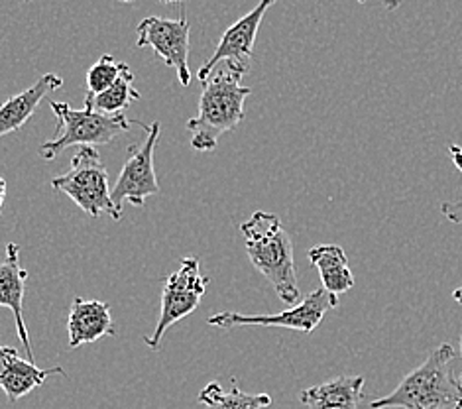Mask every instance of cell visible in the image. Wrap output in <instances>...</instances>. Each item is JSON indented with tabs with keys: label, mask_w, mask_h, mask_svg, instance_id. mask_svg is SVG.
Masks as SVG:
<instances>
[{
	"label": "cell",
	"mask_w": 462,
	"mask_h": 409,
	"mask_svg": "<svg viewBox=\"0 0 462 409\" xmlns=\"http://www.w3.org/2000/svg\"><path fill=\"white\" fill-rule=\"evenodd\" d=\"M242 77H245L242 70L230 63H221L201 81L203 91L197 116L187 120L193 150L213 152L221 136L245 120V101L252 89L242 85Z\"/></svg>",
	"instance_id": "6da1fadb"
},
{
	"label": "cell",
	"mask_w": 462,
	"mask_h": 409,
	"mask_svg": "<svg viewBox=\"0 0 462 409\" xmlns=\"http://www.w3.org/2000/svg\"><path fill=\"white\" fill-rule=\"evenodd\" d=\"M370 409H462V382L455 374V349L445 342L411 370L392 394Z\"/></svg>",
	"instance_id": "7a4b0ae2"
},
{
	"label": "cell",
	"mask_w": 462,
	"mask_h": 409,
	"mask_svg": "<svg viewBox=\"0 0 462 409\" xmlns=\"http://www.w3.org/2000/svg\"><path fill=\"white\" fill-rule=\"evenodd\" d=\"M245 237L246 254L263 278H266L278 297L288 305L300 303L293 245L278 215L256 211L246 223L240 225Z\"/></svg>",
	"instance_id": "3957f363"
},
{
	"label": "cell",
	"mask_w": 462,
	"mask_h": 409,
	"mask_svg": "<svg viewBox=\"0 0 462 409\" xmlns=\"http://www.w3.org/2000/svg\"><path fill=\"white\" fill-rule=\"evenodd\" d=\"M53 115L58 118V136L46 140L40 146V156L43 160H56L63 150L83 148V146H105L111 144L120 135L130 130L138 120H130L125 115L106 116L97 113L93 105L85 98L83 108H73L68 103L51 101Z\"/></svg>",
	"instance_id": "277c9868"
},
{
	"label": "cell",
	"mask_w": 462,
	"mask_h": 409,
	"mask_svg": "<svg viewBox=\"0 0 462 409\" xmlns=\"http://www.w3.org/2000/svg\"><path fill=\"white\" fill-rule=\"evenodd\" d=\"M51 187L68 195L81 211L93 218L101 215H108L113 220L123 218V209H118L111 197V185L101 153L91 146L77 148L71 168L68 173L53 178Z\"/></svg>",
	"instance_id": "5b68a950"
},
{
	"label": "cell",
	"mask_w": 462,
	"mask_h": 409,
	"mask_svg": "<svg viewBox=\"0 0 462 409\" xmlns=\"http://www.w3.org/2000/svg\"><path fill=\"white\" fill-rule=\"evenodd\" d=\"M208 278L201 274V264L197 258H183L180 268L175 270L163 284L162 292V307L158 325L153 329V335L146 337L144 342L158 350L163 335L168 333L171 325L191 315L207 293Z\"/></svg>",
	"instance_id": "8992f818"
},
{
	"label": "cell",
	"mask_w": 462,
	"mask_h": 409,
	"mask_svg": "<svg viewBox=\"0 0 462 409\" xmlns=\"http://www.w3.org/2000/svg\"><path fill=\"white\" fill-rule=\"evenodd\" d=\"M338 307V297L328 293L327 290H315L301 300L300 303L291 305L282 313L276 315H242V313H217L208 317L207 323L221 329H235V327H283L291 330H300V333L310 335L321 323L325 315L331 309Z\"/></svg>",
	"instance_id": "52a82bcc"
},
{
	"label": "cell",
	"mask_w": 462,
	"mask_h": 409,
	"mask_svg": "<svg viewBox=\"0 0 462 409\" xmlns=\"http://www.w3.org/2000/svg\"><path fill=\"white\" fill-rule=\"evenodd\" d=\"M162 123H153L146 128V142L142 146L130 148V158L120 170L118 180L111 190V197L118 209L128 201L134 207H144L146 199L160 193V181L153 168V156L160 140Z\"/></svg>",
	"instance_id": "ba28073f"
},
{
	"label": "cell",
	"mask_w": 462,
	"mask_h": 409,
	"mask_svg": "<svg viewBox=\"0 0 462 409\" xmlns=\"http://www.w3.org/2000/svg\"><path fill=\"white\" fill-rule=\"evenodd\" d=\"M136 48H152L168 68L178 73L180 83L189 87V22L185 14L178 20L160 16L142 20L138 24Z\"/></svg>",
	"instance_id": "9c48e42d"
},
{
	"label": "cell",
	"mask_w": 462,
	"mask_h": 409,
	"mask_svg": "<svg viewBox=\"0 0 462 409\" xmlns=\"http://www.w3.org/2000/svg\"><path fill=\"white\" fill-rule=\"evenodd\" d=\"M273 5H276V0H260L246 16L236 20L223 34L215 53L211 55V60L197 71V79L205 81L221 63H230L246 73L250 68L252 55H254V42L258 36L262 18L266 16L268 8Z\"/></svg>",
	"instance_id": "30bf717a"
},
{
	"label": "cell",
	"mask_w": 462,
	"mask_h": 409,
	"mask_svg": "<svg viewBox=\"0 0 462 409\" xmlns=\"http://www.w3.org/2000/svg\"><path fill=\"white\" fill-rule=\"evenodd\" d=\"M28 278V270L20 266V246L16 242H8L6 258L0 262V307H6L13 311L22 347L26 350L28 360L36 364L34 349H32L28 329L24 323V292Z\"/></svg>",
	"instance_id": "8fae6325"
},
{
	"label": "cell",
	"mask_w": 462,
	"mask_h": 409,
	"mask_svg": "<svg viewBox=\"0 0 462 409\" xmlns=\"http://www.w3.org/2000/svg\"><path fill=\"white\" fill-rule=\"evenodd\" d=\"M50 376H63V368L42 370L34 362L24 360L18 355V349L0 345V390L8 397L10 404H16L38 386L46 382Z\"/></svg>",
	"instance_id": "7c38bea8"
},
{
	"label": "cell",
	"mask_w": 462,
	"mask_h": 409,
	"mask_svg": "<svg viewBox=\"0 0 462 409\" xmlns=\"http://www.w3.org/2000/svg\"><path fill=\"white\" fill-rule=\"evenodd\" d=\"M68 330H69V349L91 345V342L103 337H115L116 327L113 321L111 307H108L105 302L77 297L69 309Z\"/></svg>",
	"instance_id": "4fadbf2b"
},
{
	"label": "cell",
	"mask_w": 462,
	"mask_h": 409,
	"mask_svg": "<svg viewBox=\"0 0 462 409\" xmlns=\"http://www.w3.org/2000/svg\"><path fill=\"white\" fill-rule=\"evenodd\" d=\"M61 85L63 79L60 75L46 73L42 75L34 85L28 87L26 91L6 98V101L0 105V138L22 130V126L28 123L30 116L36 113V108L40 107L43 98L51 91H58Z\"/></svg>",
	"instance_id": "5bb4252c"
},
{
	"label": "cell",
	"mask_w": 462,
	"mask_h": 409,
	"mask_svg": "<svg viewBox=\"0 0 462 409\" xmlns=\"http://www.w3.org/2000/svg\"><path fill=\"white\" fill-rule=\"evenodd\" d=\"M365 397L362 376H338L301 392V404L307 409H358Z\"/></svg>",
	"instance_id": "9a60e30c"
},
{
	"label": "cell",
	"mask_w": 462,
	"mask_h": 409,
	"mask_svg": "<svg viewBox=\"0 0 462 409\" xmlns=\"http://www.w3.org/2000/svg\"><path fill=\"white\" fill-rule=\"evenodd\" d=\"M310 260L319 272L323 290L343 295L355 287V274L350 270L346 252L337 245H319L310 250Z\"/></svg>",
	"instance_id": "2e32d148"
},
{
	"label": "cell",
	"mask_w": 462,
	"mask_h": 409,
	"mask_svg": "<svg viewBox=\"0 0 462 409\" xmlns=\"http://www.w3.org/2000/svg\"><path fill=\"white\" fill-rule=\"evenodd\" d=\"M197 400L207 409H268L272 405V397L268 394L242 392L235 378L230 380L228 392H225L218 382L207 384Z\"/></svg>",
	"instance_id": "e0dca14e"
},
{
	"label": "cell",
	"mask_w": 462,
	"mask_h": 409,
	"mask_svg": "<svg viewBox=\"0 0 462 409\" xmlns=\"http://www.w3.org/2000/svg\"><path fill=\"white\" fill-rule=\"evenodd\" d=\"M140 93L134 87V73L128 68L123 75L118 77V81L106 89L101 95H89L87 93V101L93 105L97 113L106 115V116H116L123 115V110H126L132 103L138 101Z\"/></svg>",
	"instance_id": "ac0fdd59"
},
{
	"label": "cell",
	"mask_w": 462,
	"mask_h": 409,
	"mask_svg": "<svg viewBox=\"0 0 462 409\" xmlns=\"http://www.w3.org/2000/svg\"><path fill=\"white\" fill-rule=\"evenodd\" d=\"M128 70V63L116 61L113 55H101L87 71V91L89 95H101L118 81V77Z\"/></svg>",
	"instance_id": "d6986e66"
},
{
	"label": "cell",
	"mask_w": 462,
	"mask_h": 409,
	"mask_svg": "<svg viewBox=\"0 0 462 409\" xmlns=\"http://www.w3.org/2000/svg\"><path fill=\"white\" fill-rule=\"evenodd\" d=\"M448 152H450V158H453L455 165H457V168H458L460 173H462V148L457 146V144H450ZM441 213H443V217H445L447 220H450V223L462 225V199H458V201L443 203Z\"/></svg>",
	"instance_id": "ffe728a7"
},
{
	"label": "cell",
	"mask_w": 462,
	"mask_h": 409,
	"mask_svg": "<svg viewBox=\"0 0 462 409\" xmlns=\"http://www.w3.org/2000/svg\"><path fill=\"white\" fill-rule=\"evenodd\" d=\"M356 3H360V5H365L366 0H356ZM382 5L386 6L388 10H395V8H400V5H402V0H382Z\"/></svg>",
	"instance_id": "44dd1931"
},
{
	"label": "cell",
	"mask_w": 462,
	"mask_h": 409,
	"mask_svg": "<svg viewBox=\"0 0 462 409\" xmlns=\"http://www.w3.org/2000/svg\"><path fill=\"white\" fill-rule=\"evenodd\" d=\"M6 197V180L0 178V217H3V205Z\"/></svg>",
	"instance_id": "7402d4cb"
},
{
	"label": "cell",
	"mask_w": 462,
	"mask_h": 409,
	"mask_svg": "<svg viewBox=\"0 0 462 409\" xmlns=\"http://www.w3.org/2000/svg\"><path fill=\"white\" fill-rule=\"evenodd\" d=\"M453 300H455L458 305H462V285L457 287V290L453 292Z\"/></svg>",
	"instance_id": "603a6c76"
},
{
	"label": "cell",
	"mask_w": 462,
	"mask_h": 409,
	"mask_svg": "<svg viewBox=\"0 0 462 409\" xmlns=\"http://www.w3.org/2000/svg\"><path fill=\"white\" fill-rule=\"evenodd\" d=\"M162 5H171V3H185V0H160Z\"/></svg>",
	"instance_id": "cb8c5ba5"
},
{
	"label": "cell",
	"mask_w": 462,
	"mask_h": 409,
	"mask_svg": "<svg viewBox=\"0 0 462 409\" xmlns=\"http://www.w3.org/2000/svg\"><path fill=\"white\" fill-rule=\"evenodd\" d=\"M460 357H462V335H460ZM458 378H460V382H462V374L458 376Z\"/></svg>",
	"instance_id": "d4e9b609"
},
{
	"label": "cell",
	"mask_w": 462,
	"mask_h": 409,
	"mask_svg": "<svg viewBox=\"0 0 462 409\" xmlns=\"http://www.w3.org/2000/svg\"><path fill=\"white\" fill-rule=\"evenodd\" d=\"M123 3H134V0H123Z\"/></svg>",
	"instance_id": "484cf974"
},
{
	"label": "cell",
	"mask_w": 462,
	"mask_h": 409,
	"mask_svg": "<svg viewBox=\"0 0 462 409\" xmlns=\"http://www.w3.org/2000/svg\"><path fill=\"white\" fill-rule=\"evenodd\" d=\"M24 3H26V0H24Z\"/></svg>",
	"instance_id": "4316f807"
}]
</instances>
